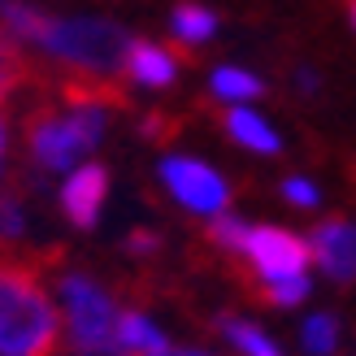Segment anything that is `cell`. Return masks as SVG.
<instances>
[{"label":"cell","instance_id":"e0dca14e","mask_svg":"<svg viewBox=\"0 0 356 356\" xmlns=\"http://www.w3.org/2000/svg\"><path fill=\"white\" fill-rule=\"evenodd\" d=\"M282 195H287L291 204H300V209H313L317 204V187L305 183V178H287V183H282Z\"/></svg>","mask_w":356,"mask_h":356},{"label":"cell","instance_id":"9a60e30c","mask_svg":"<svg viewBox=\"0 0 356 356\" xmlns=\"http://www.w3.org/2000/svg\"><path fill=\"white\" fill-rule=\"evenodd\" d=\"M218 330L226 334L230 343H235L243 356H278V348L265 339V334L257 330V326H248V322H239V317H222L218 322Z\"/></svg>","mask_w":356,"mask_h":356},{"label":"cell","instance_id":"277c9868","mask_svg":"<svg viewBox=\"0 0 356 356\" xmlns=\"http://www.w3.org/2000/svg\"><path fill=\"white\" fill-rule=\"evenodd\" d=\"M235 257H243L261 278H287V274H305V270H309L313 248H309V239L291 235V230H278V226H248Z\"/></svg>","mask_w":356,"mask_h":356},{"label":"cell","instance_id":"52a82bcc","mask_svg":"<svg viewBox=\"0 0 356 356\" xmlns=\"http://www.w3.org/2000/svg\"><path fill=\"white\" fill-rule=\"evenodd\" d=\"M104 195H109V170L104 165H79L61 187V209L79 230H92L100 209H104Z\"/></svg>","mask_w":356,"mask_h":356},{"label":"cell","instance_id":"ffe728a7","mask_svg":"<svg viewBox=\"0 0 356 356\" xmlns=\"http://www.w3.org/2000/svg\"><path fill=\"white\" fill-rule=\"evenodd\" d=\"M0 148H5V127H0Z\"/></svg>","mask_w":356,"mask_h":356},{"label":"cell","instance_id":"8fae6325","mask_svg":"<svg viewBox=\"0 0 356 356\" xmlns=\"http://www.w3.org/2000/svg\"><path fill=\"white\" fill-rule=\"evenodd\" d=\"M170 22H174V40L178 44H204V40H213V31H218V17H213L204 5H178Z\"/></svg>","mask_w":356,"mask_h":356},{"label":"cell","instance_id":"6da1fadb","mask_svg":"<svg viewBox=\"0 0 356 356\" xmlns=\"http://www.w3.org/2000/svg\"><path fill=\"white\" fill-rule=\"evenodd\" d=\"M57 252H5L0 248V356H52L61 339L57 309L44 278Z\"/></svg>","mask_w":356,"mask_h":356},{"label":"cell","instance_id":"5b68a950","mask_svg":"<svg viewBox=\"0 0 356 356\" xmlns=\"http://www.w3.org/2000/svg\"><path fill=\"white\" fill-rule=\"evenodd\" d=\"M161 183L170 187L174 200L183 204V209H191V213H209V218L226 213L230 191H226V183L204 161H191V156H170V161H161Z\"/></svg>","mask_w":356,"mask_h":356},{"label":"cell","instance_id":"30bf717a","mask_svg":"<svg viewBox=\"0 0 356 356\" xmlns=\"http://www.w3.org/2000/svg\"><path fill=\"white\" fill-rule=\"evenodd\" d=\"M222 127H226V135L235 139V144L252 148V152H265V156L278 152V135H274V127H270L265 118H257L252 109H226V113H222Z\"/></svg>","mask_w":356,"mask_h":356},{"label":"cell","instance_id":"7c38bea8","mask_svg":"<svg viewBox=\"0 0 356 356\" xmlns=\"http://www.w3.org/2000/svg\"><path fill=\"white\" fill-rule=\"evenodd\" d=\"M265 305H278V309H291L309 296V274H287V278H261L252 287Z\"/></svg>","mask_w":356,"mask_h":356},{"label":"cell","instance_id":"ba28073f","mask_svg":"<svg viewBox=\"0 0 356 356\" xmlns=\"http://www.w3.org/2000/svg\"><path fill=\"white\" fill-rule=\"evenodd\" d=\"M178 61H191L187 44L161 48V44L139 40V44L127 48V65H122V74H131L135 83H144V87H170L174 74H178Z\"/></svg>","mask_w":356,"mask_h":356},{"label":"cell","instance_id":"3957f363","mask_svg":"<svg viewBox=\"0 0 356 356\" xmlns=\"http://www.w3.org/2000/svg\"><path fill=\"white\" fill-rule=\"evenodd\" d=\"M61 300H65V322H70V352L74 356H122L118 305L96 278L61 274Z\"/></svg>","mask_w":356,"mask_h":356},{"label":"cell","instance_id":"7a4b0ae2","mask_svg":"<svg viewBox=\"0 0 356 356\" xmlns=\"http://www.w3.org/2000/svg\"><path fill=\"white\" fill-rule=\"evenodd\" d=\"M40 44L48 57H57L61 70L74 74H96V79H118L127 65L131 35L104 22V17H44Z\"/></svg>","mask_w":356,"mask_h":356},{"label":"cell","instance_id":"2e32d148","mask_svg":"<svg viewBox=\"0 0 356 356\" xmlns=\"http://www.w3.org/2000/svg\"><path fill=\"white\" fill-rule=\"evenodd\" d=\"M22 235V204H17V191H0V248L13 243Z\"/></svg>","mask_w":356,"mask_h":356},{"label":"cell","instance_id":"9c48e42d","mask_svg":"<svg viewBox=\"0 0 356 356\" xmlns=\"http://www.w3.org/2000/svg\"><path fill=\"white\" fill-rule=\"evenodd\" d=\"M118 343H122V356H170V339L139 309H127L118 313Z\"/></svg>","mask_w":356,"mask_h":356},{"label":"cell","instance_id":"8992f818","mask_svg":"<svg viewBox=\"0 0 356 356\" xmlns=\"http://www.w3.org/2000/svg\"><path fill=\"white\" fill-rule=\"evenodd\" d=\"M309 248L326 278H334L339 287L356 282V226L348 218H326L322 226H313Z\"/></svg>","mask_w":356,"mask_h":356},{"label":"cell","instance_id":"5bb4252c","mask_svg":"<svg viewBox=\"0 0 356 356\" xmlns=\"http://www.w3.org/2000/svg\"><path fill=\"white\" fill-rule=\"evenodd\" d=\"M300 343H305L313 356H330L334 348H339V322H334L330 313L305 317V326H300Z\"/></svg>","mask_w":356,"mask_h":356},{"label":"cell","instance_id":"ac0fdd59","mask_svg":"<svg viewBox=\"0 0 356 356\" xmlns=\"http://www.w3.org/2000/svg\"><path fill=\"white\" fill-rule=\"evenodd\" d=\"M156 248H161V235H152V230H131L127 235V252H135V257H148Z\"/></svg>","mask_w":356,"mask_h":356},{"label":"cell","instance_id":"4fadbf2b","mask_svg":"<svg viewBox=\"0 0 356 356\" xmlns=\"http://www.w3.org/2000/svg\"><path fill=\"white\" fill-rule=\"evenodd\" d=\"M213 96H222V100H252V96H261V79L248 74V70H235V65H218V70H213Z\"/></svg>","mask_w":356,"mask_h":356},{"label":"cell","instance_id":"d6986e66","mask_svg":"<svg viewBox=\"0 0 356 356\" xmlns=\"http://www.w3.org/2000/svg\"><path fill=\"white\" fill-rule=\"evenodd\" d=\"M348 5H352V22H356V0H348Z\"/></svg>","mask_w":356,"mask_h":356}]
</instances>
